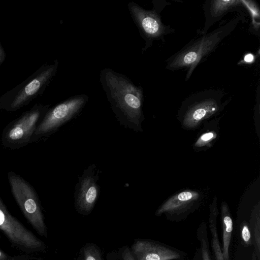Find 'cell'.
I'll return each instance as SVG.
<instances>
[{
  "label": "cell",
  "instance_id": "1",
  "mask_svg": "<svg viewBox=\"0 0 260 260\" xmlns=\"http://www.w3.org/2000/svg\"><path fill=\"white\" fill-rule=\"evenodd\" d=\"M100 81L120 124L136 133L142 132L144 115L142 86L136 85L125 75L110 68L101 71Z\"/></svg>",
  "mask_w": 260,
  "mask_h": 260
},
{
  "label": "cell",
  "instance_id": "2",
  "mask_svg": "<svg viewBox=\"0 0 260 260\" xmlns=\"http://www.w3.org/2000/svg\"><path fill=\"white\" fill-rule=\"evenodd\" d=\"M243 16L241 14H238L212 31L191 40L167 60L166 69L174 71L188 68L186 77L187 80L197 65L235 30L243 20Z\"/></svg>",
  "mask_w": 260,
  "mask_h": 260
},
{
  "label": "cell",
  "instance_id": "3",
  "mask_svg": "<svg viewBox=\"0 0 260 260\" xmlns=\"http://www.w3.org/2000/svg\"><path fill=\"white\" fill-rule=\"evenodd\" d=\"M222 90L207 89L193 93L182 101L177 113L183 128H197L210 118L218 115L228 105Z\"/></svg>",
  "mask_w": 260,
  "mask_h": 260
},
{
  "label": "cell",
  "instance_id": "4",
  "mask_svg": "<svg viewBox=\"0 0 260 260\" xmlns=\"http://www.w3.org/2000/svg\"><path fill=\"white\" fill-rule=\"evenodd\" d=\"M58 66L57 59L42 65L21 83L3 94L0 106L16 110L42 94L55 76Z\"/></svg>",
  "mask_w": 260,
  "mask_h": 260
},
{
  "label": "cell",
  "instance_id": "5",
  "mask_svg": "<svg viewBox=\"0 0 260 260\" xmlns=\"http://www.w3.org/2000/svg\"><path fill=\"white\" fill-rule=\"evenodd\" d=\"M159 2L153 4L151 10H146L134 2L127 5L131 16L145 41L142 53L151 47L154 41L162 40L165 35L174 31L170 26L162 23L160 15L168 3L160 1L159 3Z\"/></svg>",
  "mask_w": 260,
  "mask_h": 260
},
{
  "label": "cell",
  "instance_id": "6",
  "mask_svg": "<svg viewBox=\"0 0 260 260\" xmlns=\"http://www.w3.org/2000/svg\"><path fill=\"white\" fill-rule=\"evenodd\" d=\"M9 181L13 194L24 215L40 235L46 236V227L43 216L33 190L17 175H10Z\"/></svg>",
  "mask_w": 260,
  "mask_h": 260
},
{
  "label": "cell",
  "instance_id": "7",
  "mask_svg": "<svg viewBox=\"0 0 260 260\" xmlns=\"http://www.w3.org/2000/svg\"><path fill=\"white\" fill-rule=\"evenodd\" d=\"M86 94L76 95L59 103L48 110L37 127L36 135L53 132L63 124L78 115L87 104Z\"/></svg>",
  "mask_w": 260,
  "mask_h": 260
},
{
  "label": "cell",
  "instance_id": "8",
  "mask_svg": "<svg viewBox=\"0 0 260 260\" xmlns=\"http://www.w3.org/2000/svg\"><path fill=\"white\" fill-rule=\"evenodd\" d=\"M0 230L11 243L24 250L37 251L44 246L40 239L9 214L1 200Z\"/></svg>",
  "mask_w": 260,
  "mask_h": 260
},
{
  "label": "cell",
  "instance_id": "9",
  "mask_svg": "<svg viewBox=\"0 0 260 260\" xmlns=\"http://www.w3.org/2000/svg\"><path fill=\"white\" fill-rule=\"evenodd\" d=\"M99 179L95 165H91L84 170L76 184L74 197L77 210L87 215L92 210L100 194Z\"/></svg>",
  "mask_w": 260,
  "mask_h": 260
},
{
  "label": "cell",
  "instance_id": "10",
  "mask_svg": "<svg viewBox=\"0 0 260 260\" xmlns=\"http://www.w3.org/2000/svg\"><path fill=\"white\" fill-rule=\"evenodd\" d=\"M201 198L199 192L187 189L179 192L169 198L158 208L155 215L164 214L171 220L183 219L189 213Z\"/></svg>",
  "mask_w": 260,
  "mask_h": 260
},
{
  "label": "cell",
  "instance_id": "11",
  "mask_svg": "<svg viewBox=\"0 0 260 260\" xmlns=\"http://www.w3.org/2000/svg\"><path fill=\"white\" fill-rule=\"evenodd\" d=\"M135 260H175L180 258L177 251L165 245L148 240H138L132 246Z\"/></svg>",
  "mask_w": 260,
  "mask_h": 260
},
{
  "label": "cell",
  "instance_id": "12",
  "mask_svg": "<svg viewBox=\"0 0 260 260\" xmlns=\"http://www.w3.org/2000/svg\"><path fill=\"white\" fill-rule=\"evenodd\" d=\"M48 105L36 104L25 113L9 132V138L13 141L24 139L30 136L35 129L36 123L48 110Z\"/></svg>",
  "mask_w": 260,
  "mask_h": 260
},
{
  "label": "cell",
  "instance_id": "13",
  "mask_svg": "<svg viewBox=\"0 0 260 260\" xmlns=\"http://www.w3.org/2000/svg\"><path fill=\"white\" fill-rule=\"evenodd\" d=\"M241 6H244L242 0L206 1L203 7L205 23L200 34H206L210 28L227 13Z\"/></svg>",
  "mask_w": 260,
  "mask_h": 260
},
{
  "label": "cell",
  "instance_id": "14",
  "mask_svg": "<svg viewBox=\"0 0 260 260\" xmlns=\"http://www.w3.org/2000/svg\"><path fill=\"white\" fill-rule=\"evenodd\" d=\"M219 117L214 118L203 123L204 126L193 144L195 150L199 151L207 150L214 144L219 136Z\"/></svg>",
  "mask_w": 260,
  "mask_h": 260
},
{
  "label": "cell",
  "instance_id": "15",
  "mask_svg": "<svg viewBox=\"0 0 260 260\" xmlns=\"http://www.w3.org/2000/svg\"><path fill=\"white\" fill-rule=\"evenodd\" d=\"M220 215L222 228L221 251L223 260H229V248L233 230V223L228 205L225 202L221 203Z\"/></svg>",
  "mask_w": 260,
  "mask_h": 260
},
{
  "label": "cell",
  "instance_id": "16",
  "mask_svg": "<svg viewBox=\"0 0 260 260\" xmlns=\"http://www.w3.org/2000/svg\"><path fill=\"white\" fill-rule=\"evenodd\" d=\"M219 214L217 198L214 197L209 206V228L211 235V245L215 260H223L217 230V219Z\"/></svg>",
  "mask_w": 260,
  "mask_h": 260
},
{
  "label": "cell",
  "instance_id": "17",
  "mask_svg": "<svg viewBox=\"0 0 260 260\" xmlns=\"http://www.w3.org/2000/svg\"><path fill=\"white\" fill-rule=\"evenodd\" d=\"M249 226L250 232H253V245L257 260H260V215L259 206L254 208L251 216Z\"/></svg>",
  "mask_w": 260,
  "mask_h": 260
},
{
  "label": "cell",
  "instance_id": "18",
  "mask_svg": "<svg viewBox=\"0 0 260 260\" xmlns=\"http://www.w3.org/2000/svg\"><path fill=\"white\" fill-rule=\"evenodd\" d=\"M197 237L200 243L202 260H212L209 247L207 225L202 222L197 230Z\"/></svg>",
  "mask_w": 260,
  "mask_h": 260
},
{
  "label": "cell",
  "instance_id": "19",
  "mask_svg": "<svg viewBox=\"0 0 260 260\" xmlns=\"http://www.w3.org/2000/svg\"><path fill=\"white\" fill-rule=\"evenodd\" d=\"M244 6L248 10L252 17V27L255 30L259 28V11L256 4L251 1H242Z\"/></svg>",
  "mask_w": 260,
  "mask_h": 260
},
{
  "label": "cell",
  "instance_id": "20",
  "mask_svg": "<svg viewBox=\"0 0 260 260\" xmlns=\"http://www.w3.org/2000/svg\"><path fill=\"white\" fill-rule=\"evenodd\" d=\"M240 230L242 244L245 247H248L253 245L252 237L249 223L246 221H243L240 225Z\"/></svg>",
  "mask_w": 260,
  "mask_h": 260
},
{
  "label": "cell",
  "instance_id": "21",
  "mask_svg": "<svg viewBox=\"0 0 260 260\" xmlns=\"http://www.w3.org/2000/svg\"><path fill=\"white\" fill-rule=\"evenodd\" d=\"M84 260H102L101 253L94 245H89L84 249Z\"/></svg>",
  "mask_w": 260,
  "mask_h": 260
},
{
  "label": "cell",
  "instance_id": "22",
  "mask_svg": "<svg viewBox=\"0 0 260 260\" xmlns=\"http://www.w3.org/2000/svg\"><path fill=\"white\" fill-rule=\"evenodd\" d=\"M122 257L123 260H135L133 256L131 251L127 248H125L122 252Z\"/></svg>",
  "mask_w": 260,
  "mask_h": 260
},
{
  "label": "cell",
  "instance_id": "23",
  "mask_svg": "<svg viewBox=\"0 0 260 260\" xmlns=\"http://www.w3.org/2000/svg\"><path fill=\"white\" fill-rule=\"evenodd\" d=\"M6 54L0 42V66L5 61Z\"/></svg>",
  "mask_w": 260,
  "mask_h": 260
},
{
  "label": "cell",
  "instance_id": "24",
  "mask_svg": "<svg viewBox=\"0 0 260 260\" xmlns=\"http://www.w3.org/2000/svg\"><path fill=\"white\" fill-rule=\"evenodd\" d=\"M254 59V56L252 54L247 53L244 56L243 61L246 63H251L253 61Z\"/></svg>",
  "mask_w": 260,
  "mask_h": 260
},
{
  "label": "cell",
  "instance_id": "25",
  "mask_svg": "<svg viewBox=\"0 0 260 260\" xmlns=\"http://www.w3.org/2000/svg\"><path fill=\"white\" fill-rule=\"evenodd\" d=\"M0 260H9L8 256L0 250Z\"/></svg>",
  "mask_w": 260,
  "mask_h": 260
},
{
  "label": "cell",
  "instance_id": "26",
  "mask_svg": "<svg viewBox=\"0 0 260 260\" xmlns=\"http://www.w3.org/2000/svg\"><path fill=\"white\" fill-rule=\"evenodd\" d=\"M251 260H257L256 256L254 251H253L252 253Z\"/></svg>",
  "mask_w": 260,
  "mask_h": 260
}]
</instances>
